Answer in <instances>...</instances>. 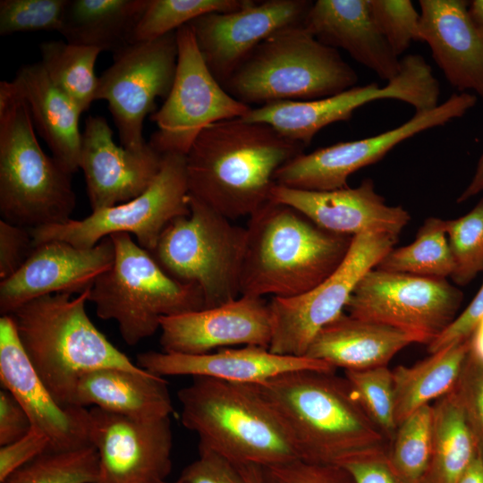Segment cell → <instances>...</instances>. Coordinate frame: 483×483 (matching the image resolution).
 Instances as JSON below:
<instances>
[{
  "instance_id": "cell-1",
  "label": "cell",
  "mask_w": 483,
  "mask_h": 483,
  "mask_svg": "<svg viewBox=\"0 0 483 483\" xmlns=\"http://www.w3.org/2000/svg\"><path fill=\"white\" fill-rule=\"evenodd\" d=\"M306 146L242 117L205 128L186 154L189 195L230 220L271 199L275 175Z\"/></svg>"
},
{
  "instance_id": "cell-2",
  "label": "cell",
  "mask_w": 483,
  "mask_h": 483,
  "mask_svg": "<svg viewBox=\"0 0 483 483\" xmlns=\"http://www.w3.org/2000/svg\"><path fill=\"white\" fill-rule=\"evenodd\" d=\"M255 385L282 419L304 461L340 464L388 450V441L348 380L335 372L295 370Z\"/></svg>"
},
{
  "instance_id": "cell-3",
  "label": "cell",
  "mask_w": 483,
  "mask_h": 483,
  "mask_svg": "<svg viewBox=\"0 0 483 483\" xmlns=\"http://www.w3.org/2000/svg\"><path fill=\"white\" fill-rule=\"evenodd\" d=\"M241 295L290 298L329 276L352 238L323 230L295 208L270 199L250 216Z\"/></svg>"
},
{
  "instance_id": "cell-4",
  "label": "cell",
  "mask_w": 483,
  "mask_h": 483,
  "mask_svg": "<svg viewBox=\"0 0 483 483\" xmlns=\"http://www.w3.org/2000/svg\"><path fill=\"white\" fill-rule=\"evenodd\" d=\"M89 290L76 297L70 293L38 297L10 314L31 365L64 406L76 405L77 384L86 372L104 368L143 369L92 323L85 308Z\"/></svg>"
},
{
  "instance_id": "cell-5",
  "label": "cell",
  "mask_w": 483,
  "mask_h": 483,
  "mask_svg": "<svg viewBox=\"0 0 483 483\" xmlns=\"http://www.w3.org/2000/svg\"><path fill=\"white\" fill-rule=\"evenodd\" d=\"M178 399L182 423L198 434L199 449L218 453L235 465L301 459L286 426L255 384L193 377Z\"/></svg>"
},
{
  "instance_id": "cell-6",
  "label": "cell",
  "mask_w": 483,
  "mask_h": 483,
  "mask_svg": "<svg viewBox=\"0 0 483 483\" xmlns=\"http://www.w3.org/2000/svg\"><path fill=\"white\" fill-rule=\"evenodd\" d=\"M26 102L0 82V214L28 229L64 224L76 206L72 174L41 148Z\"/></svg>"
},
{
  "instance_id": "cell-7",
  "label": "cell",
  "mask_w": 483,
  "mask_h": 483,
  "mask_svg": "<svg viewBox=\"0 0 483 483\" xmlns=\"http://www.w3.org/2000/svg\"><path fill=\"white\" fill-rule=\"evenodd\" d=\"M357 82L356 72L338 50L319 42L301 24L262 41L223 87L240 102L262 106L329 97Z\"/></svg>"
},
{
  "instance_id": "cell-8",
  "label": "cell",
  "mask_w": 483,
  "mask_h": 483,
  "mask_svg": "<svg viewBox=\"0 0 483 483\" xmlns=\"http://www.w3.org/2000/svg\"><path fill=\"white\" fill-rule=\"evenodd\" d=\"M109 237L114 258L94 282L89 301L95 304L100 318L116 321L127 344L135 345L154 335L162 317L206 309L199 287L169 276L131 234L116 233Z\"/></svg>"
},
{
  "instance_id": "cell-9",
  "label": "cell",
  "mask_w": 483,
  "mask_h": 483,
  "mask_svg": "<svg viewBox=\"0 0 483 483\" xmlns=\"http://www.w3.org/2000/svg\"><path fill=\"white\" fill-rule=\"evenodd\" d=\"M190 214L172 220L150 251L174 280L201 291L206 309L241 296L246 228L189 195Z\"/></svg>"
},
{
  "instance_id": "cell-10",
  "label": "cell",
  "mask_w": 483,
  "mask_h": 483,
  "mask_svg": "<svg viewBox=\"0 0 483 483\" xmlns=\"http://www.w3.org/2000/svg\"><path fill=\"white\" fill-rule=\"evenodd\" d=\"M190 214L186 155L166 153L157 177L138 197L104 208L80 220L30 229L34 247L62 241L79 248H92L116 233H132L140 247L152 251L165 226Z\"/></svg>"
},
{
  "instance_id": "cell-11",
  "label": "cell",
  "mask_w": 483,
  "mask_h": 483,
  "mask_svg": "<svg viewBox=\"0 0 483 483\" xmlns=\"http://www.w3.org/2000/svg\"><path fill=\"white\" fill-rule=\"evenodd\" d=\"M397 241L398 236L385 233L357 234L343 262L317 286L294 297H272L268 350L280 355L306 356L319 331L343 313L358 283Z\"/></svg>"
},
{
  "instance_id": "cell-12",
  "label": "cell",
  "mask_w": 483,
  "mask_h": 483,
  "mask_svg": "<svg viewBox=\"0 0 483 483\" xmlns=\"http://www.w3.org/2000/svg\"><path fill=\"white\" fill-rule=\"evenodd\" d=\"M401 64L399 74L384 87L372 82L314 100L271 103L251 108L242 118L269 124L283 136L307 147L320 130L351 119L358 108L376 100H399L416 112L438 106L439 83L424 57L408 55L401 59Z\"/></svg>"
},
{
  "instance_id": "cell-13",
  "label": "cell",
  "mask_w": 483,
  "mask_h": 483,
  "mask_svg": "<svg viewBox=\"0 0 483 483\" xmlns=\"http://www.w3.org/2000/svg\"><path fill=\"white\" fill-rule=\"evenodd\" d=\"M177 69L163 106L150 115L157 130L148 143L161 155H186L208 126L227 119L245 117L251 106L232 97L212 75L186 24L176 30Z\"/></svg>"
},
{
  "instance_id": "cell-14",
  "label": "cell",
  "mask_w": 483,
  "mask_h": 483,
  "mask_svg": "<svg viewBox=\"0 0 483 483\" xmlns=\"http://www.w3.org/2000/svg\"><path fill=\"white\" fill-rule=\"evenodd\" d=\"M462 292L446 279L372 268L352 292L349 315L410 333L428 344L457 317Z\"/></svg>"
},
{
  "instance_id": "cell-15",
  "label": "cell",
  "mask_w": 483,
  "mask_h": 483,
  "mask_svg": "<svg viewBox=\"0 0 483 483\" xmlns=\"http://www.w3.org/2000/svg\"><path fill=\"white\" fill-rule=\"evenodd\" d=\"M178 61L176 31L130 44L114 55L113 64L98 77L96 100L108 103L121 144L140 150L148 142L143 122L156 110V99L166 98Z\"/></svg>"
},
{
  "instance_id": "cell-16",
  "label": "cell",
  "mask_w": 483,
  "mask_h": 483,
  "mask_svg": "<svg viewBox=\"0 0 483 483\" xmlns=\"http://www.w3.org/2000/svg\"><path fill=\"white\" fill-rule=\"evenodd\" d=\"M477 100L476 95L469 92L453 93L442 104L415 112L408 121L389 131L302 153L278 169L275 183L319 191L347 187V180L353 173L378 162L404 140L462 117Z\"/></svg>"
},
{
  "instance_id": "cell-17",
  "label": "cell",
  "mask_w": 483,
  "mask_h": 483,
  "mask_svg": "<svg viewBox=\"0 0 483 483\" xmlns=\"http://www.w3.org/2000/svg\"><path fill=\"white\" fill-rule=\"evenodd\" d=\"M90 443L99 456L95 483H157L172 469L169 417L139 419L89 409Z\"/></svg>"
},
{
  "instance_id": "cell-18",
  "label": "cell",
  "mask_w": 483,
  "mask_h": 483,
  "mask_svg": "<svg viewBox=\"0 0 483 483\" xmlns=\"http://www.w3.org/2000/svg\"><path fill=\"white\" fill-rule=\"evenodd\" d=\"M313 2L250 0L228 13H210L190 23L198 48L212 75L223 86L262 41L293 25H303Z\"/></svg>"
},
{
  "instance_id": "cell-19",
  "label": "cell",
  "mask_w": 483,
  "mask_h": 483,
  "mask_svg": "<svg viewBox=\"0 0 483 483\" xmlns=\"http://www.w3.org/2000/svg\"><path fill=\"white\" fill-rule=\"evenodd\" d=\"M0 381L23 407L31 428L48 438L47 451H70L91 445L89 410L64 406L55 399L31 365L11 315L0 318Z\"/></svg>"
},
{
  "instance_id": "cell-20",
  "label": "cell",
  "mask_w": 483,
  "mask_h": 483,
  "mask_svg": "<svg viewBox=\"0 0 483 483\" xmlns=\"http://www.w3.org/2000/svg\"><path fill=\"white\" fill-rule=\"evenodd\" d=\"M114 247L109 236L92 248L62 241L35 246L23 265L0 283V313L10 315L23 304L49 294L81 293L113 264Z\"/></svg>"
},
{
  "instance_id": "cell-21",
  "label": "cell",
  "mask_w": 483,
  "mask_h": 483,
  "mask_svg": "<svg viewBox=\"0 0 483 483\" xmlns=\"http://www.w3.org/2000/svg\"><path fill=\"white\" fill-rule=\"evenodd\" d=\"M164 352L199 355L232 346L268 349L272 326L264 298L241 295L225 304L160 318Z\"/></svg>"
},
{
  "instance_id": "cell-22",
  "label": "cell",
  "mask_w": 483,
  "mask_h": 483,
  "mask_svg": "<svg viewBox=\"0 0 483 483\" xmlns=\"http://www.w3.org/2000/svg\"><path fill=\"white\" fill-rule=\"evenodd\" d=\"M162 157L148 142L140 150L116 145L107 121L100 115L88 116L81 132L79 165L92 211L140 195L159 173Z\"/></svg>"
},
{
  "instance_id": "cell-23",
  "label": "cell",
  "mask_w": 483,
  "mask_h": 483,
  "mask_svg": "<svg viewBox=\"0 0 483 483\" xmlns=\"http://www.w3.org/2000/svg\"><path fill=\"white\" fill-rule=\"evenodd\" d=\"M271 199L295 208L318 227L338 235L377 232L399 236L411 220L402 207L386 204L369 178L358 187L320 191L275 184Z\"/></svg>"
},
{
  "instance_id": "cell-24",
  "label": "cell",
  "mask_w": 483,
  "mask_h": 483,
  "mask_svg": "<svg viewBox=\"0 0 483 483\" xmlns=\"http://www.w3.org/2000/svg\"><path fill=\"white\" fill-rule=\"evenodd\" d=\"M136 364L162 377L189 375L240 384H259L295 370L335 372L336 369L323 360L280 355L258 346L221 349L199 355L147 352L138 355Z\"/></svg>"
},
{
  "instance_id": "cell-25",
  "label": "cell",
  "mask_w": 483,
  "mask_h": 483,
  "mask_svg": "<svg viewBox=\"0 0 483 483\" xmlns=\"http://www.w3.org/2000/svg\"><path fill=\"white\" fill-rule=\"evenodd\" d=\"M420 41L447 81L462 92L473 90L483 100V37L472 22L468 2L419 0Z\"/></svg>"
},
{
  "instance_id": "cell-26",
  "label": "cell",
  "mask_w": 483,
  "mask_h": 483,
  "mask_svg": "<svg viewBox=\"0 0 483 483\" xmlns=\"http://www.w3.org/2000/svg\"><path fill=\"white\" fill-rule=\"evenodd\" d=\"M303 27L322 44L343 48L386 82L401 71V59L378 30L369 0L313 2Z\"/></svg>"
},
{
  "instance_id": "cell-27",
  "label": "cell",
  "mask_w": 483,
  "mask_h": 483,
  "mask_svg": "<svg viewBox=\"0 0 483 483\" xmlns=\"http://www.w3.org/2000/svg\"><path fill=\"white\" fill-rule=\"evenodd\" d=\"M8 84L13 94L27 103L34 127L52 157L70 174L77 172L80 108L51 81L40 63L21 66Z\"/></svg>"
},
{
  "instance_id": "cell-28",
  "label": "cell",
  "mask_w": 483,
  "mask_h": 483,
  "mask_svg": "<svg viewBox=\"0 0 483 483\" xmlns=\"http://www.w3.org/2000/svg\"><path fill=\"white\" fill-rule=\"evenodd\" d=\"M417 343L410 333L343 313L319 331L306 356L335 369L360 370L387 366L400 351Z\"/></svg>"
},
{
  "instance_id": "cell-29",
  "label": "cell",
  "mask_w": 483,
  "mask_h": 483,
  "mask_svg": "<svg viewBox=\"0 0 483 483\" xmlns=\"http://www.w3.org/2000/svg\"><path fill=\"white\" fill-rule=\"evenodd\" d=\"M75 404L139 419L169 417L173 411L167 382L145 369L104 368L86 372L78 381Z\"/></svg>"
},
{
  "instance_id": "cell-30",
  "label": "cell",
  "mask_w": 483,
  "mask_h": 483,
  "mask_svg": "<svg viewBox=\"0 0 483 483\" xmlns=\"http://www.w3.org/2000/svg\"><path fill=\"white\" fill-rule=\"evenodd\" d=\"M148 0H68L59 33L70 44L118 53L132 44Z\"/></svg>"
},
{
  "instance_id": "cell-31",
  "label": "cell",
  "mask_w": 483,
  "mask_h": 483,
  "mask_svg": "<svg viewBox=\"0 0 483 483\" xmlns=\"http://www.w3.org/2000/svg\"><path fill=\"white\" fill-rule=\"evenodd\" d=\"M470 349V337L412 366L392 370L397 426L419 408L447 394L457 385Z\"/></svg>"
},
{
  "instance_id": "cell-32",
  "label": "cell",
  "mask_w": 483,
  "mask_h": 483,
  "mask_svg": "<svg viewBox=\"0 0 483 483\" xmlns=\"http://www.w3.org/2000/svg\"><path fill=\"white\" fill-rule=\"evenodd\" d=\"M433 407V451L424 483H457L479 452V442L455 390Z\"/></svg>"
},
{
  "instance_id": "cell-33",
  "label": "cell",
  "mask_w": 483,
  "mask_h": 483,
  "mask_svg": "<svg viewBox=\"0 0 483 483\" xmlns=\"http://www.w3.org/2000/svg\"><path fill=\"white\" fill-rule=\"evenodd\" d=\"M39 49L40 64L51 81L81 113L87 111L96 100L98 77L95 64L101 51L62 40L43 42Z\"/></svg>"
},
{
  "instance_id": "cell-34",
  "label": "cell",
  "mask_w": 483,
  "mask_h": 483,
  "mask_svg": "<svg viewBox=\"0 0 483 483\" xmlns=\"http://www.w3.org/2000/svg\"><path fill=\"white\" fill-rule=\"evenodd\" d=\"M376 268L428 278L451 277L454 264L445 231V220L427 218L411 243L392 249Z\"/></svg>"
},
{
  "instance_id": "cell-35",
  "label": "cell",
  "mask_w": 483,
  "mask_h": 483,
  "mask_svg": "<svg viewBox=\"0 0 483 483\" xmlns=\"http://www.w3.org/2000/svg\"><path fill=\"white\" fill-rule=\"evenodd\" d=\"M433 451V407L425 405L398 424L387 458L400 483H424Z\"/></svg>"
},
{
  "instance_id": "cell-36",
  "label": "cell",
  "mask_w": 483,
  "mask_h": 483,
  "mask_svg": "<svg viewBox=\"0 0 483 483\" xmlns=\"http://www.w3.org/2000/svg\"><path fill=\"white\" fill-rule=\"evenodd\" d=\"M99 456L94 445L70 451H45L0 483H95Z\"/></svg>"
},
{
  "instance_id": "cell-37",
  "label": "cell",
  "mask_w": 483,
  "mask_h": 483,
  "mask_svg": "<svg viewBox=\"0 0 483 483\" xmlns=\"http://www.w3.org/2000/svg\"><path fill=\"white\" fill-rule=\"evenodd\" d=\"M250 0H148L132 34V43L163 37L210 13L241 9Z\"/></svg>"
},
{
  "instance_id": "cell-38",
  "label": "cell",
  "mask_w": 483,
  "mask_h": 483,
  "mask_svg": "<svg viewBox=\"0 0 483 483\" xmlns=\"http://www.w3.org/2000/svg\"><path fill=\"white\" fill-rule=\"evenodd\" d=\"M344 374L366 413L390 443L397 429L392 370L382 366Z\"/></svg>"
},
{
  "instance_id": "cell-39",
  "label": "cell",
  "mask_w": 483,
  "mask_h": 483,
  "mask_svg": "<svg viewBox=\"0 0 483 483\" xmlns=\"http://www.w3.org/2000/svg\"><path fill=\"white\" fill-rule=\"evenodd\" d=\"M445 231L454 264L451 277L467 285L483 272V198L464 216L445 220Z\"/></svg>"
},
{
  "instance_id": "cell-40",
  "label": "cell",
  "mask_w": 483,
  "mask_h": 483,
  "mask_svg": "<svg viewBox=\"0 0 483 483\" xmlns=\"http://www.w3.org/2000/svg\"><path fill=\"white\" fill-rule=\"evenodd\" d=\"M68 0H1L0 35L59 32Z\"/></svg>"
},
{
  "instance_id": "cell-41",
  "label": "cell",
  "mask_w": 483,
  "mask_h": 483,
  "mask_svg": "<svg viewBox=\"0 0 483 483\" xmlns=\"http://www.w3.org/2000/svg\"><path fill=\"white\" fill-rule=\"evenodd\" d=\"M369 6L381 34L396 56L412 41H420V14L410 0H369Z\"/></svg>"
},
{
  "instance_id": "cell-42",
  "label": "cell",
  "mask_w": 483,
  "mask_h": 483,
  "mask_svg": "<svg viewBox=\"0 0 483 483\" xmlns=\"http://www.w3.org/2000/svg\"><path fill=\"white\" fill-rule=\"evenodd\" d=\"M262 483H354L341 465L296 459L260 467Z\"/></svg>"
},
{
  "instance_id": "cell-43",
  "label": "cell",
  "mask_w": 483,
  "mask_h": 483,
  "mask_svg": "<svg viewBox=\"0 0 483 483\" xmlns=\"http://www.w3.org/2000/svg\"><path fill=\"white\" fill-rule=\"evenodd\" d=\"M455 390L463 405L483 453V360L468 355Z\"/></svg>"
},
{
  "instance_id": "cell-44",
  "label": "cell",
  "mask_w": 483,
  "mask_h": 483,
  "mask_svg": "<svg viewBox=\"0 0 483 483\" xmlns=\"http://www.w3.org/2000/svg\"><path fill=\"white\" fill-rule=\"evenodd\" d=\"M199 457L187 465L178 481L182 483H248L239 467L211 450L199 449Z\"/></svg>"
},
{
  "instance_id": "cell-45",
  "label": "cell",
  "mask_w": 483,
  "mask_h": 483,
  "mask_svg": "<svg viewBox=\"0 0 483 483\" xmlns=\"http://www.w3.org/2000/svg\"><path fill=\"white\" fill-rule=\"evenodd\" d=\"M30 229L0 220V279L13 275L34 250Z\"/></svg>"
},
{
  "instance_id": "cell-46",
  "label": "cell",
  "mask_w": 483,
  "mask_h": 483,
  "mask_svg": "<svg viewBox=\"0 0 483 483\" xmlns=\"http://www.w3.org/2000/svg\"><path fill=\"white\" fill-rule=\"evenodd\" d=\"M483 320V283L466 309L433 341L428 344L429 354L471 336Z\"/></svg>"
},
{
  "instance_id": "cell-47",
  "label": "cell",
  "mask_w": 483,
  "mask_h": 483,
  "mask_svg": "<svg viewBox=\"0 0 483 483\" xmlns=\"http://www.w3.org/2000/svg\"><path fill=\"white\" fill-rule=\"evenodd\" d=\"M48 446V438L34 428H31L30 432L19 440L1 446L0 481L21 466L47 451Z\"/></svg>"
},
{
  "instance_id": "cell-48",
  "label": "cell",
  "mask_w": 483,
  "mask_h": 483,
  "mask_svg": "<svg viewBox=\"0 0 483 483\" xmlns=\"http://www.w3.org/2000/svg\"><path fill=\"white\" fill-rule=\"evenodd\" d=\"M338 465L352 475L354 483H400L389 463L387 452L353 457Z\"/></svg>"
},
{
  "instance_id": "cell-49",
  "label": "cell",
  "mask_w": 483,
  "mask_h": 483,
  "mask_svg": "<svg viewBox=\"0 0 483 483\" xmlns=\"http://www.w3.org/2000/svg\"><path fill=\"white\" fill-rule=\"evenodd\" d=\"M30 419L14 395L4 388L0 391V445L12 444L31 429Z\"/></svg>"
},
{
  "instance_id": "cell-50",
  "label": "cell",
  "mask_w": 483,
  "mask_h": 483,
  "mask_svg": "<svg viewBox=\"0 0 483 483\" xmlns=\"http://www.w3.org/2000/svg\"><path fill=\"white\" fill-rule=\"evenodd\" d=\"M483 191V153L481 154L474 175L457 199L458 203L464 202Z\"/></svg>"
},
{
  "instance_id": "cell-51",
  "label": "cell",
  "mask_w": 483,
  "mask_h": 483,
  "mask_svg": "<svg viewBox=\"0 0 483 483\" xmlns=\"http://www.w3.org/2000/svg\"><path fill=\"white\" fill-rule=\"evenodd\" d=\"M457 483H483V453L479 450Z\"/></svg>"
},
{
  "instance_id": "cell-52",
  "label": "cell",
  "mask_w": 483,
  "mask_h": 483,
  "mask_svg": "<svg viewBox=\"0 0 483 483\" xmlns=\"http://www.w3.org/2000/svg\"><path fill=\"white\" fill-rule=\"evenodd\" d=\"M468 12L475 27L483 37V0L468 2Z\"/></svg>"
},
{
  "instance_id": "cell-53",
  "label": "cell",
  "mask_w": 483,
  "mask_h": 483,
  "mask_svg": "<svg viewBox=\"0 0 483 483\" xmlns=\"http://www.w3.org/2000/svg\"><path fill=\"white\" fill-rule=\"evenodd\" d=\"M248 483H262L260 466L255 464L237 465Z\"/></svg>"
},
{
  "instance_id": "cell-54",
  "label": "cell",
  "mask_w": 483,
  "mask_h": 483,
  "mask_svg": "<svg viewBox=\"0 0 483 483\" xmlns=\"http://www.w3.org/2000/svg\"><path fill=\"white\" fill-rule=\"evenodd\" d=\"M157 483H169V482H165V481H161V482H157ZM174 483H182V482H180V481H178V480H177V481H176V482H174Z\"/></svg>"
}]
</instances>
